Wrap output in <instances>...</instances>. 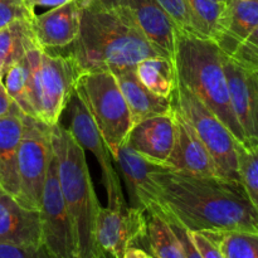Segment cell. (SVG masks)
<instances>
[{
	"instance_id": "cell-1",
	"label": "cell",
	"mask_w": 258,
	"mask_h": 258,
	"mask_svg": "<svg viewBox=\"0 0 258 258\" xmlns=\"http://www.w3.org/2000/svg\"><path fill=\"white\" fill-rule=\"evenodd\" d=\"M158 213L188 231L204 233L246 232L258 234V209L239 181L219 176H202L158 166Z\"/></svg>"
},
{
	"instance_id": "cell-2",
	"label": "cell",
	"mask_w": 258,
	"mask_h": 258,
	"mask_svg": "<svg viewBox=\"0 0 258 258\" xmlns=\"http://www.w3.org/2000/svg\"><path fill=\"white\" fill-rule=\"evenodd\" d=\"M70 54L80 72H116L163 55L113 0H83L80 33Z\"/></svg>"
},
{
	"instance_id": "cell-3",
	"label": "cell",
	"mask_w": 258,
	"mask_h": 258,
	"mask_svg": "<svg viewBox=\"0 0 258 258\" xmlns=\"http://www.w3.org/2000/svg\"><path fill=\"white\" fill-rule=\"evenodd\" d=\"M223 52L211 38L176 28L173 55L176 81L190 90L226 125L238 143L246 145L243 131L229 100Z\"/></svg>"
},
{
	"instance_id": "cell-4",
	"label": "cell",
	"mask_w": 258,
	"mask_h": 258,
	"mask_svg": "<svg viewBox=\"0 0 258 258\" xmlns=\"http://www.w3.org/2000/svg\"><path fill=\"white\" fill-rule=\"evenodd\" d=\"M53 153L66 208L72 222L77 258H96V221L101 203L91 179L85 149L59 122L52 126Z\"/></svg>"
},
{
	"instance_id": "cell-5",
	"label": "cell",
	"mask_w": 258,
	"mask_h": 258,
	"mask_svg": "<svg viewBox=\"0 0 258 258\" xmlns=\"http://www.w3.org/2000/svg\"><path fill=\"white\" fill-rule=\"evenodd\" d=\"M76 91L90 111L113 160L126 143L133 120L115 75L110 71L80 72Z\"/></svg>"
},
{
	"instance_id": "cell-6",
	"label": "cell",
	"mask_w": 258,
	"mask_h": 258,
	"mask_svg": "<svg viewBox=\"0 0 258 258\" xmlns=\"http://www.w3.org/2000/svg\"><path fill=\"white\" fill-rule=\"evenodd\" d=\"M173 100L179 112L190 123L211 154L219 178L239 181L237 160L238 141L231 131L190 90L178 81L173 92Z\"/></svg>"
},
{
	"instance_id": "cell-7",
	"label": "cell",
	"mask_w": 258,
	"mask_h": 258,
	"mask_svg": "<svg viewBox=\"0 0 258 258\" xmlns=\"http://www.w3.org/2000/svg\"><path fill=\"white\" fill-rule=\"evenodd\" d=\"M53 155L52 126L24 115L18 149L19 190L15 201L29 211H39L48 165Z\"/></svg>"
},
{
	"instance_id": "cell-8",
	"label": "cell",
	"mask_w": 258,
	"mask_h": 258,
	"mask_svg": "<svg viewBox=\"0 0 258 258\" xmlns=\"http://www.w3.org/2000/svg\"><path fill=\"white\" fill-rule=\"evenodd\" d=\"M66 108H68V115H70L68 131L85 150H88L95 156L100 164L102 183L107 193L108 207H122L128 204L123 196L120 174L116 171L113 165L115 160L111 155L110 149L103 140L90 111L76 90L71 96V100Z\"/></svg>"
},
{
	"instance_id": "cell-9",
	"label": "cell",
	"mask_w": 258,
	"mask_h": 258,
	"mask_svg": "<svg viewBox=\"0 0 258 258\" xmlns=\"http://www.w3.org/2000/svg\"><path fill=\"white\" fill-rule=\"evenodd\" d=\"M39 214L43 244L57 258H77L75 233L60 190L54 153L48 165Z\"/></svg>"
},
{
	"instance_id": "cell-10",
	"label": "cell",
	"mask_w": 258,
	"mask_h": 258,
	"mask_svg": "<svg viewBox=\"0 0 258 258\" xmlns=\"http://www.w3.org/2000/svg\"><path fill=\"white\" fill-rule=\"evenodd\" d=\"M148 214L130 204L122 207H102L96 221V248L97 253L123 258L130 247L146 241Z\"/></svg>"
},
{
	"instance_id": "cell-11",
	"label": "cell",
	"mask_w": 258,
	"mask_h": 258,
	"mask_svg": "<svg viewBox=\"0 0 258 258\" xmlns=\"http://www.w3.org/2000/svg\"><path fill=\"white\" fill-rule=\"evenodd\" d=\"M42 113L40 121L53 126L59 122L77 83L78 70L71 54H50L42 50Z\"/></svg>"
},
{
	"instance_id": "cell-12",
	"label": "cell",
	"mask_w": 258,
	"mask_h": 258,
	"mask_svg": "<svg viewBox=\"0 0 258 258\" xmlns=\"http://www.w3.org/2000/svg\"><path fill=\"white\" fill-rule=\"evenodd\" d=\"M229 100L243 131L246 146H258V76L223 53Z\"/></svg>"
},
{
	"instance_id": "cell-13",
	"label": "cell",
	"mask_w": 258,
	"mask_h": 258,
	"mask_svg": "<svg viewBox=\"0 0 258 258\" xmlns=\"http://www.w3.org/2000/svg\"><path fill=\"white\" fill-rule=\"evenodd\" d=\"M175 135L165 168L202 176H218L211 154L203 145L190 123L174 105Z\"/></svg>"
},
{
	"instance_id": "cell-14",
	"label": "cell",
	"mask_w": 258,
	"mask_h": 258,
	"mask_svg": "<svg viewBox=\"0 0 258 258\" xmlns=\"http://www.w3.org/2000/svg\"><path fill=\"white\" fill-rule=\"evenodd\" d=\"M82 3L83 0H72L33 17V33L42 49L63 48L75 43L80 33Z\"/></svg>"
},
{
	"instance_id": "cell-15",
	"label": "cell",
	"mask_w": 258,
	"mask_h": 258,
	"mask_svg": "<svg viewBox=\"0 0 258 258\" xmlns=\"http://www.w3.org/2000/svg\"><path fill=\"white\" fill-rule=\"evenodd\" d=\"M115 163L127 188L130 206L146 213L153 211L156 206L158 191L153 179V171L159 165L146 160L126 143L118 148Z\"/></svg>"
},
{
	"instance_id": "cell-16",
	"label": "cell",
	"mask_w": 258,
	"mask_h": 258,
	"mask_svg": "<svg viewBox=\"0 0 258 258\" xmlns=\"http://www.w3.org/2000/svg\"><path fill=\"white\" fill-rule=\"evenodd\" d=\"M126 9L149 42L173 59L176 24L156 0H113Z\"/></svg>"
},
{
	"instance_id": "cell-17",
	"label": "cell",
	"mask_w": 258,
	"mask_h": 258,
	"mask_svg": "<svg viewBox=\"0 0 258 258\" xmlns=\"http://www.w3.org/2000/svg\"><path fill=\"white\" fill-rule=\"evenodd\" d=\"M175 123L173 112L146 118L133 126L126 144L143 158L159 166H165L173 150Z\"/></svg>"
},
{
	"instance_id": "cell-18",
	"label": "cell",
	"mask_w": 258,
	"mask_h": 258,
	"mask_svg": "<svg viewBox=\"0 0 258 258\" xmlns=\"http://www.w3.org/2000/svg\"><path fill=\"white\" fill-rule=\"evenodd\" d=\"M0 243L42 244L39 211L20 206L14 197L0 189Z\"/></svg>"
},
{
	"instance_id": "cell-19",
	"label": "cell",
	"mask_w": 258,
	"mask_h": 258,
	"mask_svg": "<svg viewBox=\"0 0 258 258\" xmlns=\"http://www.w3.org/2000/svg\"><path fill=\"white\" fill-rule=\"evenodd\" d=\"M131 113L133 126L146 118L173 112L174 100L161 97L145 87L135 73V68L112 72Z\"/></svg>"
},
{
	"instance_id": "cell-20",
	"label": "cell",
	"mask_w": 258,
	"mask_h": 258,
	"mask_svg": "<svg viewBox=\"0 0 258 258\" xmlns=\"http://www.w3.org/2000/svg\"><path fill=\"white\" fill-rule=\"evenodd\" d=\"M24 115L14 102L10 112L0 117V184L3 190L14 198L19 190L18 149L23 135Z\"/></svg>"
},
{
	"instance_id": "cell-21",
	"label": "cell",
	"mask_w": 258,
	"mask_h": 258,
	"mask_svg": "<svg viewBox=\"0 0 258 258\" xmlns=\"http://www.w3.org/2000/svg\"><path fill=\"white\" fill-rule=\"evenodd\" d=\"M258 25V0H227L222 29L216 43L229 55Z\"/></svg>"
},
{
	"instance_id": "cell-22",
	"label": "cell",
	"mask_w": 258,
	"mask_h": 258,
	"mask_svg": "<svg viewBox=\"0 0 258 258\" xmlns=\"http://www.w3.org/2000/svg\"><path fill=\"white\" fill-rule=\"evenodd\" d=\"M39 47L29 19H18L0 29V59L5 70L22 59L29 49Z\"/></svg>"
},
{
	"instance_id": "cell-23",
	"label": "cell",
	"mask_w": 258,
	"mask_h": 258,
	"mask_svg": "<svg viewBox=\"0 0 258 258\" xmlns=\"http://www.w3.org/2000/svg\"><path fill=\"white\" fill-rule=\"evenodd\" d=\"M135 73L148 90L161 97H171L176 86L173 59L163 55L146 58L138 63Z\"/></svg>"
},
{
	"instance_id": "cell-24",
	"label": "cell",
	"mask_w": 258,
	"mask_h": 258,
	"mask_svg": "<svg viewBox=\"0 0 258 258\" xmlns=\"http://www.w3.org/2000/svg\"><path fill=\"white\" fill-rule=\"evenodd\" d=\"M148 214L146 242L154 258H185L183 246L171 224L158 213Z\"/></svg>"
},
{
	"instance_id": "cell-25",
	"label": "cell",
	"mask_w": 258,
	"mask_h": 258,
	"mask_svg": "<svg viewBox=\"0 0 258 258\" xmlns=\"http://www.w3.org/2000/svg\"><path fill=\"white\" fill-rule=\"evenodd\" d=\"M193 19L197 35L216 39L222 29L226 2L221 0H185Z\"/></svg>"
},
{
	"instance_id": "cell-26",
	"label": "cell",
	"mask_w": 258,
	"mask_h": 258,
	"mask_svg": "<svg viewBox=\"0 0 258 258\" xmlns=\"http://www.w3.org/2000/svg\"><path fill=\"white\" fill-rule=\"evenodd\" d=\"M28 72H29V64H28L27 55H24L22 59L10 66L8 70H5V72L3 73L2 81L7 88L8 95L19 106L20 110L25 115L34 117L29 100H28Z\"/></svg>"
},
{
	"instance_id": "cell-27",
	"label": "cell",
	"mask_w": 258,
	"mask_h": 258,
	"mask_svg": "<svg viewBox=\"0 0 258 258\" xmlns=\"http://www.w3.org/2000/svg\"><path fill=\"white\" fill-rule=\"evenodd\" d=\"M207 234L219 244L226 258H258L257 233L224 232Z\"/></svg>"
},
{
	"instance_id": "cell-28",
	"label": "cell",
	"mask_w": 258,
	"mask_h": 258,
	"mask_svg": "<svg viewBox=\"0 0 258 258\" xmlns=\"http://www.w3.org/2000/svg\"><path fill=\"white\" fill-rule=\"evenodd\" d=\"M238 175L242 186L258 209V146L237 144Z\"/></svg>"
},
{
	"instance_id": "cell-29",
	"label": "cell",
	"mask_w": 258,
	"mask_h": 258,
	"mask_svg": "<svg viewBox=\"0 0 258 258\" xmlns=\"http://www.w3.org/2000/svg\"><path fill=\"white\" fill-rule=\"evenodd\" d=\"M42 48L34 47L27 52L29 72H28L27 92L30 107L35 118L40 120L42 113V73H40V60H42Z\"/></svg>"
},
{
	"instance_id": "cell-30",
	"label": "cell",
	"mask_w": 258,
	"mask_h": 258,
	"mask_svg": "<svg viewBox=\"0 0 258 258\" xmlns=\"http://www.w3.org/2000/svg\"><path fill=\"white\" fill-rule=\"evenodd\" d=\"M229 57L248 71L258 72V25Z\"/></svg>"
},
{
	"instance_id": "cell-31",
	"label": "cell",
	"mask_w": 258,
	"mask_h": 258,
	"mask_svg": "<svg viewBox=\"0 0 258 258\" xmlns=\"http://www.w3.org/2000/svg\"><path fill=\"white\" fill-rule=\"evenodd\" d=\"M0 258H57L45 244H18L0 243Z\"/></svg>"
},
{
	"instance_id": "cell-32",
	"label": "cell",
	"mask_w": 258,
	"mask_h": 258,
	"mask_svg": "<svg viewBox=\"0 0 258 258\" xmlns=\"http://www.w3.org/2000/svg\"><path fill=\"white\" fill-rule=\"evenodd\" d=\"M180 29L196 34L193 19L185 0H156Z\"/></svg>"
},
{
	"instance_id": "cell-33",
	"label": "cell",
	"mask_w": 258,
	"mask_h": 258,
	"mask_svg": "<svg viewBox=\"0 0 258 258\" xmlns=\"http://www.w3.org/2000/svg\"><path fill=\"white\" fill-rule=\"evenodd\" d=\"M34 15L30 14L25 7L24 0H0V29L18 19L32 20Z\"/></svg>"
},
{
	"instance_id": "cell-34",
	"label": "cell",
	"mask_w": 258,
	"mask_h": 258,
	"mask_svg": "<svg viewBox=\"0 0 258 258\" xmlns=\"http://www.w3.org/2000/svg\"><path fill=\"white\" fill-rule=\"evenodd\" d=\"M188 232L194 246H196V248L201 253L202 258H226L223 252H222L221 247H219V244L211 236H208L207 233H203V232Z\"/></svg>"
},
{
	"instance_id": "cell-35",
	"label": "cell",
	"mask_w": 258,
	"mask_h": 258,
	"mask_svg": "<svg viewBox=\"0 0 258 258\" xmlns=\"http://www.w3.org/2000/svg\"><path fill=\"white\" fill-rule=\"evenodd\" d=\"M169 223L171 224L174 232L176 233V236H178L181 246H183L184 253H185V258H202L201 253H199L198 249L196 248V246H194L190 236H189L188 229L184 228V227L180 226L179 223H174V222H169Z\"/></svg>"
},
{
	"instance_id": "cell-36",
	"label": "cell",
	"mask_w": 258,
	"mask_h": 258,
	"mask_svg": "<svg viewBox=\"0 0 258 258\" xmlns=\"http://www.w3.org/2000/svg\"><path fill=\"white\" fill-rule=\"evenodd\" d=\"M68 2H72V0H24L25 7L28 8V10L30 12V14L35 15V9L37 8H52L59 7V5L66 4Z\"/></svg>"
},
{
	"instance_id": "cell-37",
	"label": "cell",
	"mask_w": 258,
	"mask_h": 258,
	"mask_svg": "<svg viewBox=\"0 0 258 258\" xmlns=\"http://www.w3.org/2000/svg\"><path fill=\"white\" fill-rule=\"evenodd\" d=\"M13 103H14V101L8 95L7 88H5L3 81L0 80V117H3V116L8 115L10 112Z\"/></svg>"
},
{
	"instance_id": "cell-38",
	"label": "cell",
	"mask_w": 258,
	"mask_h": 258,
	"mask_svg": "<svg viewBox=\"0 0 258 258\" xmlns=\"http://www.w3.org/2000/svg\"><path fill=\"white\" fill-rule=\"evenodd\" d=\"M123 258H149V254L138 247H130L123 254Z\"/></svg>"
},
{
	"instance_id": "cell-39",
	"label": "cell",
	"mask_w": 258,
	"mask_h": 258,
	"mask_svg": "<svg viewBox=\"0 0 258 258\" xmlns=\"http://www.w3.org/2000/svg\"><path fill=\"white\" fill-rule=\"evenodd\" d=\"M96 258H113L112 256H110V254H106V253H101V252H98L97 253V257Z\"/></svg>"
},
{
	"instance_id": "cell-40",
	"label": "cell",
	"mask_w": 258,
	"mask_h": 258,
	"mask_svg": "<svg viewBox=\"0 0 258 258\" xmlns=\"http://www.w3.org/2000/svg\"><path fill=\"white\" fill-rule=\"evenodd\" d=\"M3 73H4V63H3V60L0 59V80H2L3 77Z\"/></svg>"
},
{
	"instance_id": "cell-41",
	"label": "cell",
	"mask_w": 258,
	"mask_h": 258,
	"mask_svg": "<svg viewBox=\"0 0 258 258\" xmlns=\"http://www.w3.org/2000/svg\"><path fill=\"white\" fill-rule=\"evenodd\" d=\"M149 258H154V257L153 256H149Z\"/></svg>"
},
{
	"instance_id": "cell-42",
	"label": "cell",
	"mask_w": 258,
	"mask_h": 258,
	"mask_svg": "<svg viewBox=\"0 0 258 258\" xmlns=\"http://www.w3.org/2000/svg\"><path fill=\"white\" fill-rule=\"evenodd\" d=\"M221 2H227V0H221Z\"/></svg>"
},
{
	"instance_id": "cell-43",
	"label": "cell",
	"mask_w": 258,
	"mask_h": 258,
	"mask_svg": "<svg viewBox=\"0 0 258 258\" xmlns=\"http://www.w3.org/2000/svg\"><path fill=\"white\" fill-rule=\"evenodd\" d=\"M0 189H2V184H0Z\"/></svg>"
},
{
	"instance_id": "cell-44",
	"label": "cell",
	"mask_w": 258,
	"mask_h": 258,
	"mask_svg": "<svg viewBox=\"0 0 258 258\" xmlns=\"http://www.w3.org/2000/svg\"><path fill=\"white\" fill-rule=\"evenodd\" d=\"M256 73H257V76H258V72H256Z\"/></svg>"
}]
</instances>
